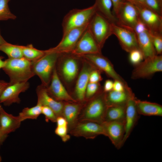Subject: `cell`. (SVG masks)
Returning <instances> with one entry per match:
<instances>
[{"label": "cell", "mask_w": 162, "mask_h": 162, "mask_svg": "<svg viewBox=\"0 0 162 162\" xmlns=\"http://www.w3.org/2000/svg\"><path fill=\"white\" fill-rule=\"evenodd\" d=\"M82 61L81 57L70 53H60L56 69L60 79L67 86H69L75 82Z\"/></svg>", "instance_id": "1"}, {"label": "cell", "mask_w": 162, "mask_h": 162, "mask_svg": "<svg viewBox=\"0 0 162 162\" xmlns=\"http://www.w3.org/2000/svg\"><path fill=\"white\" fill-rule=\"evenodd\" d=\"M2 68L10 78V85L27 82L35 75L32 69V62L24 57L8 58L5 60Z\"/></svg>", "instance_id": "2"}, {"label": "cell", "mask_w": 162, "mask_h": 162, "mask_svg": "<svg viewBox=\"0 0 162 162\" xmlns=\"http://www.w3.org/2000/svg\"><path fill=\"white\" fill-rule=\"evenodd\" d=\"M107 106L105 92L102 87L96 94L86 101L79 116L78 121H89L102 123L104 122Z\"/></svg>", "instance_id": "3"}, {"label": "cell", "mask_w": 162, "mask_h": 162, "mask_svg": "<svg viewBox=\"0 0 162 162\" xmlns=\"http://www.w3.org/2000/svg\"><path fill=\"white\" fill-rule=\"evenodd\" d=\"M96 11L95 4L87 8L75 9L70 11L64 16L62 22L63 35L71 30L88 25Z\"/></svg>", "instance_id": "4"}, {"label": "cell", "mask_w": 162, "mask_h": 162, "mask_svg": "<svg viewBox=\"0 0 162 162\" xmlns=\"http://www.w3.org/2000/svg\"><path fill=\"white\" fill-rule=\"evenodd\" d=\"M60 54L56 52H46L39 59L32 62V69L34 74L39 77L41 84L46 88L50 83Z\"/></svg>", "instance_id": "5"}, {"label": "cell", "mask_w": 162, "mask_h": 162, "mask_svg": "<svg viewBox=\"0 0 162 162\" xmlns=\"http://www.w3.org/2000/svg\"><path fill=\"white\" fill-rule=\"evenodd\" d=\"M87 29L101 49L112 34V23L97 12L88 23Z\"/></svg>", "instance_id": "6"}, {"label": "cell", "mask_w": 162, "mask_h": 162, "mask_svg": "<svg viewBox=\"0 0 162 162\" xmlns=\"http://www.w3.org/2000/svg\"><path fill=\"white\" fill-rule=\"evenodd\" d=\"M133 70L131 78L133 79L151 78L156 73L162 71V56H155L144 59Z\"/></svg>", "instance_id": "7"}, {"label": "cell", "mask_w": 162, "mask_h": 162, "mask_svg": "<svg viewBox=\"0 0 162 162\" xmlns=\"http://www.w3.org/2000/svg\"><path fill=\"white\" fill-rule=\"evenodd\" d=\"M88 25V24L69 31L63 35L61 41L56 46L46 50V52L71 53L75 48L82 35L87 28Z\"/></svg>", "instance_id": "8"}, {"label": "cell", "mask_w": 162, "mask_h": 162, "mask_svg": "<svg viewBox=\"0 0 162 162\" xmlns=\"http://www.w3.org/2000/svg\"><path fill=\"white\" fill-rule=\"evenodd\" d=\"M87 60L101 72H104L109 77L119 80L124 84L126 82L115 70L110 61L101 53L87 54L78 56Z\"/></svg>", "instance_id": "9"}, {"label": "cell", "mask_w": 162, "mask_h": 162, "mask_svg": "<svg viewBox=\"0 0 162 162\" xmlns=\"http://www.w3.org/2000/svg\"><path fill=\"white\" fill-rule=\"evenodd\" d=\"M82 58L81 68L75 82L73 93L74 99L80 102L85 101V92L89 82V75L91 71L96 68L89 62Z\"/></svg>", "instance_id": "10"}, {"label": "cell", "mask_w": 162, "mask_h": 162, "mask_svg": "<svg viewBox=\"0 0 162 162\" xmlns=\"http://www.w3.org/2000/svg\"><path fill=\"white\" fill-rule=\"evenodd\" d=\"M112 34L118 39L122 49L127 52L138 48L136 36L133 29L112 23Z\"/></svg>", "instance_id": "11"}, {"label": "cell", "mask_w": 162, "mask_h": 162, "mask_svg": "<svg viewBox=\"0 0 162 162\" xmlns=\"http://www.w3.org/2000/svg\"><path fill=\"white\" fill-rule=\"evenodd\" d=\"M71 135L94 139L99 135H104L102 123L89 121H78L70 130Z\"/></svg>", "instance_id": "12"}, {"label": "cell", "mask_w": 162, "mask_h": 162, "mask_svg": "<svg viewBox=\"0 0 162 162\" xmlns=\"http://www.w3.org/2000/svg\"><path fill=\"white\" fill-rule=\"evenodd\" d=\"M115 16L118 20L117 24L133 29L139 19L136 6L125 1L123 2Z\"/></svg>", "instance_id": "13"}, {"label": "cell", "mask_w": 162, "mask_h": 162, "mask_svg": "<svg viewBox=\"0 0 162 162\" xmlns=\"http://www.w3.org/2000/svg\"><path fill=\"white\" fill-rule=\"evenodd\" d=\"M139 18L152 34H162V16L148 8L145 5L135 6Z\"/></svg>", "instance_id": "14"}, {"label": "cell", "mask_w": 162, "mask_h": 162, "mask_svg": "<svg viewBox=\"0 0 162 162\" xmlns=\"http://www.w3.org/2000/svg\"><path fill=\"white\" fill-rule=\"evenodd\" d=\"M46 88L48 94L57 100L78 102L69 94L64 87L58 75L56 67L53 70L50 83Z\"/></svg>", "instance_id": "15"}, {"label": "cell", "mask_w": 162, "mask_h": 162, "mask_svg": "<svg viewBox=\"0 0 162 162\" xmlns=\"http://www.w3.org/2000/svg\"><path fill=\"white\" fill-rule=\"evenodd\" d=\"M101 50L87 28L70 53L80 56L87 54L101 53Z\"/></svg>", "instance_id": "16"}, {"label": "cell", "mask_w": 162, "mask_h": 162, "mask_svg": "<svg viewBox=\"0 0 162 162\" xmlns=\"http://www.w3.org/2000/svg\"><path fill=\"white\" fill-rule=\"evenodd\" d=\"M104 135L108 137L118 149L122 146L124 135V123L116 121L104 122L102 123Z\"/></svg>", "instance_id": "17"}, {"label": "cell", "mask_w": 162, "mask_h": 162, "mask_svg": "<svg viewBox=\"0 0 162 162\" xmlns=\"http://www.w3.org/2000/svg\"><path fill=\"white\" fill-rule=\"evenodd\" d=\"M30 86L28 82L16 83L8 86L0 96V104L9 106L13 103H20V94L26 91Z\"/></svg>", "instance_id": "18"}, {"label": "cell", "mask_w": 162, "mask_h": 162, "mask_svg": "<svg viewBox=\"0 0 162 162\" xmlns=\"http://www.w3.org/2000/svg\"><path fill=\"white\" fill-rule=\"evenodd\" d=\"M136 97L134 93L130 95L126 104V113L124 122L125 133L123 146L130 136L139 118L135 102Z\"/></svg>", "instance_id": "19"}, {"label": "cell", "mask_w": 162, "mask_h": 162, "mask_svg": "<svg viewBox=\"0 0 162 162\" xmlns=\"http://www.w3.org/2000/svg\"><path fill=\"white\" fill-rule=\"evenodd\" d=\"M36 92L38 98L37 103L50 108L57 117L62 116L64 101L57 100L50 96L46 87L41 84L37 87Z\"/></svg>", "instance_id": "20"}, {"label": "cell", "mask_w": 162, "mask_h": 162, "mask_svg": "<svg viewBox=\"0 0 162 162\" xmlns=\"http://www.w3.org/2000/svg\"><path fill=\"white\" fill-rule=\"evenodd\" d=\"M85 102H64L62 116L66 119L70 130L78 122L79 116Z\"/></svg>", "instance_id": "21"}, {"label": "cell", "mask_w": 162, "mask_h": 162, "mask_svg": "<svg viewBox=\"0 0 162 162\" xmlns=\"http://www.w3.org/2000/svg\"><path fill=\"white\" fill-rule=\"evenodd\" d=\"M138 48L142 52L144 59L157 55L148 30L136 34Z\"/></svg>", "instance_id": "22"}, {"label": "cell", "mask_w": 162, "mask_h": 162, "mask_svg": "<svg viewBox=\"0 0 162 162\" xmlns=\"http://www.w3.org/2000/svg\"><path fill=\"white\" fill-rule=\"evenodd\" d=\"M21 121L18 116H14L7 112L2 107L0 118V128L5 134L15 131L21 125Z\"/></svg>", "instance_id": "23"}, {"label": "cell", "mask_w": 162, "mask_h": 162, "mask_svg": "<svg viewBox=\"0 0 162 162\" xmlns=\"http://www.w3.org/2000/svg\"><path fill=\"white\" fill-rule=\"evenodd\" d=\"M136 109L139 115L148 116H162V106L158 104L135 98Z\"/></svg>", "instance_id": "24"}, {"label": "cell", "mask_w": 162, "mask_h": 162, "mask_svg": "<svg viewBox=\"0 0 162 162\" xmlns=\"http://www.w3.org/2000/svg\"><path fill=\"white\" fill-rule=\"evenodd\" d=\"M133 92L131 88L128 86L124 91H117L112 90L105 92V98L107 106L126 105Z\"/></svg>", "instance_id": "25"}, {"label": "cell", "mask_w": 162, "mask_h": 162, "mask_svg": "<svg viewBox=\"0 0 162 162\" xmlns=\"http://www.w3.org/2000/svg\"><path fill=\"white\" fill-rule=\"evenodd\" d=\"M125 113L126 105L107 106L104 122L116 121L124 123Z\"/></svg>", "instance_id": "26"}, {"label": "cell", "mask_w": 162, "mask_h": 162, "mask_svg": "<svg viewBox=\"0 0 162 162\" xmlns=\"http://www.w3.org/2000/svg\"><path fill=\"white\" fill-rule=\"evenodd\" d=\"M96 12L107 19L111 23H118V20L112 11V4L111 0H95Z\"/></svg>", "instance_id": "27"}, {"label": "cell", "mask_w": 162, "mask_h": 162, "mask_svg": "<svg viewBox=\"0 0 162 162\" xmlns=\"http://www.w3.org/2000/svg\"><path fill=\"white\" fill-rule=\"evenodd\" d=\"M21 47L23 57L31 62L37 60L46 53L45 50L36 49L32 44L21 46Z\"/></svg>", "instance_id": "28"}, {"label": "cell", "mask_w": 162, "mask_h": 162, "mask_svg": "<svg viewBox=\"0 0 162 162\" xmlns=\"http://www.w3.org/2000/svg\"><path fill=\"white\" fill-rule=\"evenodd\" d=\"M42 106L37 103L33 107L24 108L18 116L21 122L27 119H36L41 114Z\"/></svg>", "instance_id": "29"}, {"label": "cell", "mask_w": 162, "mask_h": 162, "mask_svg": "<svg viewBox=\"0 0 162 162\" xmlns=\"http://www.w3.org/2000/svg\"><path fill=\"white\" fill-rule=\"evenodd\" d=\"M0 51L5 53L9 58H16L23 57L21 46L7 42L0 46Z\"/></svg>", "instance_id": "30"}, {"label": "cell", "mask_w": 162, "mask_h": 162, "mask_svg": "<svg viewBox=\"0 0 162 162\" xmlns=\"http://www.w3.org/2000/svg\"><path fill=\"white\" fill-rule=\"evenodd\" d=\"M10 0H0V21L14 20L16 16L10 11L8 5Z\"/></svg>", "instance_id": "31"}, {"label": "cell", "mask_w": 162, "mask_h": 162, "mask_svg": "<svg viewBox=\"0 0 162 162\" xmlns=\"http://www.w3.org/2000/svg\"><path fill=\"white\" fill-rule=\"evenodd\" d=\"M102 88L100 82H88L86 88L85 100L90 99L98 93Z\"/></svg>", "instance_id": "32"}, {"label": "cell", "mask_w": 162, "mask_h": 162, "mask_svg": "<svg viewBox=\"0 0 162 162\" xmlns=\"http://www.w3.org/2000/svg\"><path fill=\"white\" fill-rule=\"evenodd\" d=\"M129 53L130 62L134 65L136 66L138 65L144 59L143 55L139 48L134 49Z\"/></svg>", "instance_id": "33"}, {"label": "cell", "mask_w": 162, "mask_h": 162, "mask_svg": "<svg viewBox=\"0 0 162 162\" xmlns=\"http://www.w3.org/2000/svg\"><path fill=\"white\" fill-rule=\"evenodd\" d=\"M145 5L162 16V0H145Z\"/></svg>", "instance_id": "34"}, {"label": "cell", "mask_w": 162, "mask_h": 162, "mask_svg": "<svg viewBox=\"0 0 162 162\" xmlns=\"http://www.w3.org/2000/svg\"><path fill=\"white\" fill-rule=\"evenodd\" d=\"M151 34L156 54L161 55L162 53V34Z\"/></svg>", "instance_id": "35"}, {"label": "cell", "mask_w": 162, "mask_h": 162, "mask_svg": "<svg viewBox=\"0 0 162 162\" xmlns=\"http://www.w3.org/2000/svg\"><path fill=\"white\" fill-rule=\"evenodd\" d=\"M41 114L45 116L46 122L50 121L52 122H56L57 117L53 110L50 107L46 106H42Z\"/></svg>", "instance_id": "36"}, {"label": "cell", "mask_w": 162, "mask_h": 162, "mask_svg": "<svg viewBox=\"0 0 162 162\" xmlns=\"http://www.w3.org/2000/svg\"><path fill=\"white\" fill-rule=\"evenodd\" d=\"M68 128L66 126H57L55 130V133L61 138L63 142L69 140L70 136L68 134Z\"/></svg>", "instance_id": "37"}, {"label": "cell", "mask_w": 162, "mask_h": 162, "mask_svg": "<svg viewBox=\"0 0 162 162\" xmlns=\"http://www.w3.org/2000/svg\"><path fill=\"white\" fill-rule=\"evenodd\" d=\"M101 71L96 68L94 69L91 72L89 77V82L98 83L102 81L103 78Z\"/></svg>", "instance_id": "38"}, {"label": "cell", "mask_w": 162, "mask_h": 162, "mask_svg": "<svg viewBox=\"0 0 162 162\" xmlns=\"http://www.w3.org/2000/svg\"><path fill=\"white\" fill-rule=\"evenodd\" d=\"M128 86L127 83L124 84L119 80H114L112 90L117 91H124Z\"/></svg>", "instance_id": "39"}, {"label": "cell", "mask_w": 162, "mask_h": 162, "mask_svg": "<svg viewBox=\"0 0 162 162\" xmlns=\"http://www.w3.org/2000/svg\"><path fill=\"white\" fill-rule=\"evenodd\" d=\"M113 82L111 80L108 79L106 80L103 87V91L107 92L112 90Z\"/></svg>", "instance_id": "40"}, {"label": "cell", "mask_w": 162, "mask_h": 162, "mask_svg": "<svg viewBox=\"0 0 162 162\" xmlns=\"http://www.w3.org/2000/svg\"><path fill=\"white\" fill-rule=\"evenodd\" d=\"M112 4V10L114 15H115L117 12L121 4L124 1L123 0H111Z\"/></svg>", "instance_id": "41"}, {"label": "cell", "mask_w": 162, "mask_h": 162, "mask_svg": "<svg viewBox=\"0 0 162 162\" xmlns=\"http://www.w3.org/2000/svg\"><path fill=\"white\" fill-rule=\"evenodd\" d=\"M56 122L57 123V126L68 127V122L65 118L63 116L57 117Z\"/></svg>", "instance_id": "42"}, {"label": "cell", "mask_w": 162, "mask_h": 162, "mask_svg": "<svg viewBox=\"0 0 162 162\" xmlns=\"http://www.w3.org/2000/svg\"><path fill=\"white\" fill-rule=\"evenodd\" d=\"M129 2L135 6L145 5V0H123Z\"/></svg>", "instance_id": "43"}, {"label": "cell", "mask_w": 162, "mask_h": 162, "mask_svg": "<svg viewBox=\"0 0 162 162\" xmlns=\"http://www.w3.org/2000/svg\"><path fill=\"white\" fill-rule=\"evenodd\" d=\"M9 85V82L0 80V96L4 89Z\"/></svg>", "instance_id": "44"}, {"label": "cell", "mask_w": 162, "mask_h": 162, "mask_svg": "<svg viewBox=\"0 0 162 162\" xmlns=\"http://www.w3.org/2000/svg\"><path fill=\"white\" fill-rule=\"evenodd\" d=\"M8 135L4 134L1 130L0 128V145H1L3 144L6 139Z\"/></svg>", "instance_id": "45"}, {"label": "cell", "mask_w": 162, "mask_h": 162, "mask_svg": "<svg viewBox=\"0 0 162 162\" xmlns=\"http://www.w3.org/2000/svg\"><path fill=\"white\" fill-rule=\"evenodd\" d=\"M7 43L2 36L0 32V46Z\"/></svg>", "instance_id": "46"}, {"label": "cell", "mask_w": 162, "mask_h": 162, "mask_svg": "<svg viewBox=\"0 0 162 162\" xmlns=\"http://www.w3.org/2000/svg\"><path fill=\"white\" fill-rule=\"evenodd\" d=\"M3 58L2 57L0 56V70L3 68L5 63V61H3L2 60Z\"/></svg>", "instance_id": "47"}, {"label": "cell", "mask_w": 162, "mask_h": 162, "mask_svg": "<svg viewBox=\"0 0 162 162\" xmlns=\"http://www.w3.org/2000/svg\"><path fill=\"white\" fill-rule=\"evenodd\" d=\"M2 107V106L0 105V115H1V109Z\"/></svg>", "instance_id": "48"}, {"label": "cell", "mask_w": 162, "mask_h": 162, "mask_svg": "<svg viewBox=\"0 0 162 162\" xmlns=\"http://www.w3.org/2000/svg\"><path fill=\"white\" fill-rule=\"evenodd\" d=\"M1 145H0V146ZM2 161V157H1V156L0 154V162H1Z\"/></svg>", "instance_id": "49"}]
</instances>
